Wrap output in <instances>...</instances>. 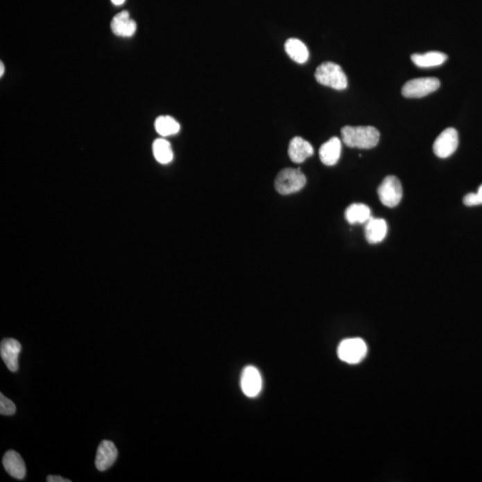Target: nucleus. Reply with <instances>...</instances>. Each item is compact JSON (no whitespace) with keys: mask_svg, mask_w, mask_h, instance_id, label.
<instances>
[{"mask_svg":"<svg viewBox=\"0 0 482 482\" xmlns=\"http://www.w3.org/2000/svg\"><path fill=\"white\" fill-rule=\"evenodd\" d=\"M341 137L347 147L362 149L375 148L379 141V130L372 126H345Z\"/></svg>","mask_w":482,"mask_h":482,"instance_id":"f257e3e1","label":"nucleus"},{"mask_svg":"<svg viewBox=\"0 0 482 482\" xmlns=\"http://www.w3.org/2000/svg\"><path fill=\"white\" fill-rule=\"evenodd\" d=\"M17 412L13 401L8 399L2 393L0 394V413L2 415H13Z\"/></svg>","mask_w":482,"mask_h":482,"instance_id":"412c9836","label":"nucleus"},{"mask_svg":"<svg viewBox=\"0 0 482 482\" xmlns=\"http://www.w3.org/2000/svg\"><path fill=\"white\" fill-rule=\"evenodd\" d=\"M112 3H113L114 5L116 6H121L123 5L124 2H126V0H111Z\"/></svg>","mask_w":482,"mask_h":482,"instance_id":"b1692460","label":"nucleus"},{"mask_svg":"<svg viewBox=\"0 0 482 482\" xmlns=\"http://www.w3.org/2000/svg\"><path fill=\"white\" fill-rule=\"evenodd\" d=\"M153 154L158 163L166 164L173 160V152L169 141L157 139L153 143Z\"/></svg>","mask_w":482,"mask_h":482,"instance_id":"6ab92c4d","label":"nucleus"},{"mask_svg":"<svg viewBox=\"0 0 482 482\" xmlns=\"http://www.w3.org/2000/svg\"><path fill=\"white\" fill-rule=\"evenodd\" d=\"M241 386L242 391L248 397H256L260 394L263 388V379L257 367H245L241 373Z\"/></svg>","mask_w":482,"mask_h":482,"instance_id":"6e6552de","label":"nucleus"},{"mask_svg":"<svg viewBox=\"0 0 482 482\" xmlns=\"http://www.w3.org/2000/svg\"><path fill=\"white\" fill-rule=\"evenodd\" d=\"M437 78H418L407 82L402 89V95L409 98H420L431 94L440 88Z\"/></svg>","mask_w":482,"mask_h":482,"instance_id":"423d86ee","label":"nucleus"},{"mask_svg":"<svg viewBox=\"0 0 482 482\" xmlns=\"http://www.w3.org/2000/svg\"><path fill=\"white\" fill-rule=\"evenodd\" d=\"M463 204L467 207L481 206L482 205V185L477 193H469L463 198Z\"/></svg>","mask_w":482,"mask_h":482,"instance_id":"4be33fe9","label":"nucleus"},{"mask_svg":"<svg viewBox=\"0 0 482 482\" xmlns=\"http://www.w3.org/2000/svg\"><path fill=\"white\" fill-rule=\"evenodd\" d=\"M5 71V67L3 63L0 64V76H3V73Z\"/></svg>","mask_w":482,"mask_h":482,"instance_id":"393cba45","label":"nucleus"},{"mask_svg":"<svg viewBox=\"0 0 482 482\" xmlns=\"http://www.w3.org/2000/svg\"><path fill=\"white\" fill-rule=\"evenodd\" d=\"M313 154V146L301 137H295L289 145V157L294 163L300 164Z\"/></svg>","mask_w":482,"mask_h":482,"instance_id":"9b49d317","label":"nucleus"},{"mask_svg":"<svg viewBox=\"0 0 482 482\" xmlns=\"http://www.w3.org/2000/svg\"><path fill=\"white\" fill-rule=\"evenodd\" d=\"M3 465L12 477L23 480L26 475V463L21 458L20 454L15 450H8L3 457Z\"/></svg>","mask_w":482,"mask_h":482,"instance_id":"f8f14e48","label":"nucleus"},{"mask_svg":"<svg viewBox=\"0 0 482 482\" xmlns=\"http://www.w3.org/2000/svg\"><path fill=\"white\" fill-rule=\"evenodd\" d=\"M365 238L367 241L371 244H377L384 241L387 236L388 225L384 219L375 218L371 219L365 223Z\"/></svg>","mask_w":482,"mask_h":482,"instance_id":"2eb2a0df","label":"nucleus"},{"mask_svg":"<svg viewBox=\"0 0 482 482\" xmlns=\"http://www.w3.org/2000/svg\"><path fill=\"white\" fill-rule=\"evenodd\" d=\"M111 29L117 36L128 38L135 35L137 24L135 20L130 19L128 11H123L112 20Z\"/></svg>","mask_w":482,"mask_h":482,"instance_id":"ddd939ff","label":"nucleus"},{"mask_svg":"<svg viewBox=\"0 0 482 482\" xmlns=\"http://www.w3.org/2000/svg\"><path fill=\"white\" fill-rule=\"evenodd\" d=\"M342 144L340 139L337 137L329 139L327 142L322 145L320 148L319 155L322 163L327 166H335L340 160L341 155Z\"/></svg>","mask_w":482,"mask_h":482,"instance_id":"4468645a","label":"nucleus"},{"mask_svg":"<svg viewBox=\"0 0 482 482\" xmlns=\"http://www.w3.org/2000/svg\"><path fill=\"white\" fill-rule=\"evenodd\" d=\"M118 450L114 444L110 440H103L96 451L95 465L101 472L107 471L117 461Z\"/></svg>","mask_w":482,"mask_h":482,"instance_id":"9d476101","label":"nucleus"},{"mask_svg":"<svg viewBox=\"0 0 482 482\" xmlns=\"http://www.w3.org/2000/svg\"><path fill=\"white\" fill-rule=\"evenodd\" d=\"M46 481H48V482H71V481L68 480V479H64L63 477H61V476H57V475L48 476V478H46Z\"/></svg>","mask_w":482,"mask_h":482,"instance_id":"5701e85b","label":"nucleus"},{"mask_svg":"<svg viewBox=\"0 0 482 482\" xmlns=\"http://www.w3.org/2000/svg\"><path fill=\"white\" fill-rule=\"evenodd\" d=\"M285 51L292 60L298 64H304L309 60V49L300 40L289 39L285 43Z\"/></svg>","mask_w":482,"mask_h":482,"instance_id":"f3484780","label":"nucleus"},{"mask_svg":"<svg viewBox=\"0 0 482 482\" xmlns=\"http://www.w3.org/2000/svg\"><path fill=\"white\" fill-rule=\"evenodd\" d=\"M345 217L350 225H363L372 218L371 209L365 204L350 205L345 212Z\"/></svg>","mask_w":482,"mask_h":482,"instance_id":"dca6fc26","label":"nucleus"},{"mask_svg":"<svg viewBox=\"0 0 482 482\" xmlns=\"http://www.w3.org/2000/svg\"><path fill=\"white\" fill-rule=\"evenodd\" d=\"M306 183V176L300 169L286 168L277 175L275 186L279 194L291 195L301 191Z\"/></svg>","mask_w":482,"mask_h":482,"instance_id":"7ed1b4c3","label":"nucleus"},{"mask_svg":"<svg viewBox=\"0 0 482 482\" xmlns=\"http://www.w3.org/2000/svg\"><path fill=\"white\" fill-rule=\"evenodd\" d=\"M367 353L365 342L359 338L341 341L338 347V359L350 365H356L365 359Z\"/></svg>","mask_w":482,"mask_h":482,"instance_id":"20e7f679","label":"nucleus"},{"mask_svg":"<svg viewBox=\"0 0 482 482\" xmlns=\"http://www.w3.org/2000/svg\"><path fill=\"white\" fill-rule=\"evenodd\" d=\"M378 196L384 206L397 207L403 198V188L400 180L393 175L386 177L378 188Z\"/></svg>","mask_w":482,"mask_h":482,"instance_id":"39448f33","label":"nucleus"},{"mask_svg":"<svg viewBox=\"0 0 482 482\" xmlns=\"http://www.w3.org/2000/svg\"><path fill=\"white\" fill-rule=\"evenodd\" d=\"M416 67L426 68L441 65L447 61V55L444 53L432 51L425 54H413L411 57Z\"/></svg>","mask_w":482,"mask_h":482,"instance_id":"a211bd4d","label":"nucleus"},{"mask_svg":"<svg viewBox=\"0 0 482 482\" xmlns=\"http://www.w3.org/2000/svg\"><path fill=\"white\" fill-rule=\"evenodd\" d=\"M155 128L158 135L167 137L177 135L180 132V126L172 117L162 116L155 120Z\"/></svg>","mask_w":482,"mask_h":482,"instance_id":"aec40b11","label":"nucleus"},{"mask_svg":"<svg viewBox=\"0 0 482 482\" xmlns=\"http://www.w3.org/2000/svg\"><path fill=\"white\" fill-rule=\"evenodd\" d=\"M458 132L454 128H447L438 135L434 141V154L440 158H447L455 153L458 147Z\"/></svg>","mask_w":482,"mask_h":482,"instance_id":"0eeeda50","label":"nucleus"},{"mask_svg":"<svg viewBox=\"0 0 482 482\" xmlns=\"http://www.w3.org/2000/svg\"><path fill=\"white\" fill-rule=\"evenodd\" d=\"M315 77L317 83L329 88L342 90L347 87L346 74L340 65L332 62H325L319 65L316 71Z\"/></svg>","mask_w":482,"mask_h":482,"instance_id":"f03ea898","label":"nucleus"},{"mask_svg":"<svg viewBox=\"0 0 482 482\" xmlns=\"http://www.w3.org/2000/svg\"><path fill=\"white\" fill-rule=\"evenodd\" d=\"M21 346L20 342L15 338H4L0 344V356L4 361L9 371L17 372L19 369L18 359L21 353Z\"/></svg>","mask_w":482,"mask_h":482,"instance_id":"1a4fd4ad","label":"nucleus"}]
</instances>
